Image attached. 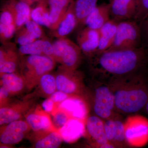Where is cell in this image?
<instances>
[{
	"label": "cell",
	"mask_w": 148,
	"mask_h": 148,
	"mask_svg": "<svg viewBox=\"0 0 148 148\" xmlns=\"http://www.w3.org/2000/svg\"><path fill=\"white\" fill-rule=\"evenodd\" d=\"M136 12L133 20L141 25L148 16V0H135Z\"/></svg>",
	"instance_id": "30"
},
{
	"label": "cell",
	"mask_w": 148,
	"mask_h": 148,
	"mask_svg": "<svg viewBox=\"0 0 148 148\" xmlns=\"http://www.w3.org/2000/svg\"><path fill=\"white\" fill-rule=\"evenodd\" d=\"M39 25L33 20H29L25 24L26 29L36 39L40 38L42 34L41 29Z\"/></svg>",
	"instance_id": "35"
},
{
	"label": "cell",
	"mask_w": 148,
	"mask_h": 148,
	"mask_svg": "<svg viewBox=\"0 0 148 148\" xmlns=\"http://www.w3.org/2000/svg\"><path fill=\"white\" fill-rule=\"evenodd\" d=\"M53 118L54 124L60 129L73 117L64 110L58 108V110L53 112Z\"/></svg>",
	"instance_id": "33"
},
{
	"label": "cell",
	"mask_w": 148,
	"mask_h": 148,
	"mask_svg": "<svg viewBox=\"0 0 148 148\" xmlns=\"http://www.w3.org/2000/svg\"><path fill=\"white\" fill-rule=\"evenodd\" d=\"M81 52L79 45L69 40L64 49L61 60L68 71H75L80 63Z\"/></svg>",
	"instance_id": "16"
},
{
	"label": "cell",
	"mask_w": 148,
	"mask_h": 148,
	"mask_svg": "<svg viewBox=\"0 0 148 148\" xmlns=\"http://www.w3.org/2000/svg\"><path fill=\"white\" fill-rule=\"evenodd\" d=\"M110 19V3H105L96 7L87 16L85 24L90 29L99 30Z\"/></svg>",
	"instance_id": "13"
},
{
	"label": "cell",
	"mask_w": 148,
	"mask_h": 148,
	"mask_svg": "<svg viewBox=\"0 0 148 148\" xmlns=\"http://www.w3.org/2000/svg\"><path fill=\"white\" fill-rule=\"evenodd\" d=\"M56 88L74 96H79L84 91L81 78L75 71H69V74H59L56 77Z\"/></svg>",
	"instance_id": "8"
},
{
	"label": "cell",
	"mask_w": 148,
	"mask_h": 148,
	"mask_svg": "<svg viewBox=\"0 0 148 148\" xmlns=\"http://www.w3.org/2000/svg\"><path fill=\"white\" fill-rule=\"evenodd\" d=\"M69 94L62 91H56L50 95V98L54 102V103H61L69 98Z\"/></svg>",
	"instance_id": "37"
},
{
	"label": "cell",
	"mask_w": 148,
	"mask_h": 148,
	"mask_svg": "<svg viewBox=\"0 0 148 148\" xmlns=\"http://www.w3.org/2000/svg\"><path fill=\"white\" fill-rule=\"evenodd\" d=\"M15 56L12 53L0 51V73L1 74L12 73L16 70V64Z\"/></svg>",
	"instance_id": "27"
},
{
	"label": "cell",
	"mask_w": 148,
	"mask_h": 148,
	"mask_svg": "<svg viewBox=\"0 0 148 148\" xmlns=\"http://www.w3.org/2000/svg\"><path fill=\"white\" fill-rule=\"evenodd\" d=\"M98 0H76L75 12L78 24L84 23L87 16L97 6Z\"/></svg>",
	"instance_id": "22"
},
{
	"label": "cell",
	"mask_w": 148,
	"mask_h": 148,
	"mask_svg": "<svg viewBox=\"0 0 148 148\" xmlns=\"http://www.w3.org/2000/svg\"><path fill=\"white\" fill-rule=\"evenodd\" d=\"M1 82L11 94L18 93L24 87L22 78L14 73L1 74Z\"/></svg>",
	"instance_id": "23"
},
{
	"label": "cell",
	"mask_w": 148,
	"mask_h": 148,
	"mask_svg": "<svg viewBox=\"0 0 148 148\" xmlns=\"http://www.w3.org/2000/svg\"><path fill=\"white\" fill-rule=\"evenodd\" d=\"M145 110L146 113L148 115V101L147 103V104H146L145 107Z\"/></svg>",
	"instance_id": "42"
},
{
	"label": "cell",
	"mask_w": 148,
	"mask_h": 148,
	"mask_svg": "<svg viewBox=\"0 0 148 148\" xmlns=\"http://www.w3.org/2000/svg\"><path fill=\"white\" fill-rule=\"evenodd\" d=\"M20 1H24V2L27 3L28 4L30 5L31 4L33 3L34 2L37 1H39V0H20Z\"/></svg>",
	"instance_id": "41"
},
{
	"label": "cell",
	"mask_w": 148,
	"mask_h": 148,
	"mask_svg": "<svg viewBox=\"0 0 148 148\" xmlns=\"http://www.w3.org/2000/svg\"><path fill=\"white\" fill-rule=\"evenodd\" d=\"M29 5L20 0H9L6 3L5 8L12 14L16 27H21L30 20L32 11Z\"/></svg>",
	"instance_id": "11"
},
{
	"label": "cell",
	"mask_w": 148,
	"mask_h": 148,
	"mask_svg": "<svg viewBox=\"0 0 148 148\" xmlns=\"http://www.w3.org/2000/svg\"><path fill=\"white\" fill-rule=\"evenodd\" d=\"M92 89V108L94 114L103 120L109 119L117 114L114 98L108 84L95 79Z\"/></svg>",
	"instance_id": "4"
},
{
	"label": "cell",
	"mask_w": 148,
	"mask_h": 148,
	"mask_svg": "<svg viewBox=\"0 0 148 148\" xmlns=\"http://www.w3.org/2000/svg\"><path fill=\"white\" fill-rule=\"evenodd\" d=\"M26 122L34 131L50 130L52 123L50 117L45 112L38 111L31 113L26 117Z\"/></svg>",
	"instance_id": "20"
},
{
	"label": "cell",
	"mask_w": 148,
	"mask_h": 148,
	"mask_svg": "<svg viewBox=\"0 0 148 148\" xmlns=\"http://www.w3.org/2000/svg\"><path fill=\"white\" fill-rule=\"evenodd\" d=\"M36 39L27 29L23 30L18 35L17 39V42L21 46L27 45L34 42Z\"/></svg>",
	"instance_id": "36"
},
{
	"label": "cell",
	"mask_w": 148,
	"mask_h": 148,
	"mask_svg": "<svg viewBox=\"0 0 148 148\" xmlns=\"http://www.w3.org/2000/svg\"><path fill=\"white\" fill-rule=\"evenodd\" d=\"M63 139L58 131H53L38 140L35 145L36 148H56L61 145Z\"/></svg>",
	"instance_id": "26"
},
{
	"label": "cell",
	"mask_w": 148,
	"mask_h": 148,
	"mask_svg": "<svg viewBox=\"0 0 148 148\" xmlns=\"http://www.w3.org/2000/svg\"><path fill=\"white\" fill-rule=\"evenodd\" d=\"M77 42L82 51L90 57L98 50L100 42L99 30L88 27L83 29L78 36Z\"/></svg>",
	"instance_id": "10"
},
{
	"label": "cell",
	"mask_w": 148,
	"mask_h": 148,
	"mask_svg": "<svg viewBox=\"0 0 148 148\" xmlns=\"http://www.w3.org/2000/svg\"><path fill=\"white\" fill-rule=\"evenodd\" d=\"M29 127L27 122L18 120L8 123L2 130L10 132L25 133L28 131Z\"/></svg>",
	"instance_id": "31"
},
{
	"label": "cell",
	"mask_w": 148,
	"mask_h": 148,
	"mask_svg": "<svg viewBox=\"0 0 148 148\" xmlns=\"http://www.w3.org/2000/svg\"><path fill=\"white\" fill-rule=\"evenodd\" d=\"M58 108L68 113L72 117L78 119H84L87 113L84 102L77 97L67 98L61 102Z\"/></svg>",
	"instance_id": "18"
},
{
	"label": "cell",
	"mask_w": 148,
	"mask_h": 148,
	"mask_svg": "<svg viewBox=\"0 0 148 148\" xmlns=\"http://www.w3.org/2000/svg\"><path fill=\"white\" fill-rule=\"evenodd\" d=\"M69 41V40L62 38L53 43L52 45L53 58L58 61H61L64 49Z\"/></svg>",
	"instance_id": "34"
},
{
	"label": "cell",
	"mask_w": 148,
	"mask_h": 148,
	"mask_svg": "<svg viewBox=\"0 0 148 148\" xmlns=\"http://www.w3.org/2000/svg\"><path fill=\"white\" fill-rule=\"evenodd\" d=\"M86 125L92 145L97 148H112L106 138L103 119L95 114L90 116L86 119Z\"/></svg>",
	"instance_id": "7"
},
{
	"label": "cell",
	"mask_w": 148,
	"mask_h": 148,
	"mask_svg": "<svg viewBox=\"0 0 148 148\" xmlns=\"http://www.w3.org/2000/svg\"><path fill=\"white\" fill-rule=\"evenodd\" d=\"M143 45L141 27L132 19L118 23L114 42L107 50L134 49Z\"/></svg>",
	"instance_id": "3"
},
{
	"label": "cell",
	"mask_w": 148,
	"mask_h": 148,
	"mask_svg": "<svg viewBox=\"0 0 148 148\" xmlns=\"http://www.w3.org/2000/svg\"><path fill=\"white\" fill-rule=\"evenodd\" d=\"M46 3L45 0H39L38 5L31 12V18L39 25L51 27L49 12L47 9Z\"/></svg>",
	"instance_id": "24"
},
{
	"label": "cell",
	"mask_w": 148,
	"mask_h": 148,
	"mask_svg": "<svg viewBox=\"0 0 148 148\" xmlns=\"http://www.w3.org/2000/svg\"><path fill=\"white\" fill-rule=\"evenodd\" d=\"M40 84L42 90L47 95H51L57 90L56 78L50 74L46 73L42 76Z\"/></svg>",
	"instance_id": "28"
},
{
	"label": "cell",
	"mask_w": 148,
	"mask_h": 148,
	"mask_svg": "<svg viewBox=\"0 0 148 148\" xmlns=\"http://www.w3.org/2000/svg\"><path fill=\"white\" fill-rule=\"evenodd\" d=\"M27 64L30 73L38 77L47 73L54 67L52 58L45 55H30L27 58Z\"/></svg>",
	"instance_id": "12"
},
{
	"label": "cell",
	"mask_w": 148,
	"mask_h": 148,
	"mask_svg": "<svg viewBox=\"0 0 148 148\" xmlns=\"http://www.w3.org/2000/svg\"><path fill=\"white\" fill-rule=\"evenodd\" d=\"M75 1L69 6L65 16L58 27L57 34L63 37L69 35L77 25L76 16L75 12Z\"/></svg>",
	"instance_id": "21"
},
{
	"label": "cell",
	"mask_w": 148,
	"mask_h": 148,
	"mask_svg": "<svg viewBox=\"0 0 148 148\" xmlns=\"http://www.w3.org/2000/svg\"><path fill=\"white\" fill-rule=\"evenodd\" d=\"M125 139L128 146L140 147L148 143V119L140 115L127 116L124 120Z\"/></svg>",
	"instance_id": "5"
},
{
	"label": "cell",
	"mask_w": 148,
	"mask_h": 148,
	"mask_svg": "<svg viewBox=\"0 0 148 148\" xmlns=\"http://www.w3.org/2000/svg\"><path fill=\"white\" fill-rule=\"evenodd\" d=\"M10 94V93L5 87L2 86H1L0 88V97H1V101L6 99L8 98Z\"/></svg>",
	"instance_id": "40"
},
{
	"label": "cell",
	"mask_w": 148,
	"mask_h": 148,
	"mask_svg": "<svg viewBox=\"0 0 148 148\" xmlns=\"http://www.w3.org/2000/svg\"><path fill=\"white\" fill-rule=\"evenodd\" d=\"M146 43H147L145 44L144 45L145 46L148 48V40L147 42H146Z\"/></svg>",
	"instance_id": "43"
},
{
	"label": "cell",
	"mask_w": 148,
	"mask_h": 148,
	"mask_svg": "<svg viewBox=\"0 0 148 148\" xmlns=\"http://www.w3.org/2000/svg\"><path fill=\"white\" fill-rule=\"evenodd\" d=\"M74 0H49L50 7L49 21L51 28H58L63 19L69 6Z\"/></svg>",
	"instance_id": "15"
},
{
	"label": "cell",
	"mask_w": 148,
	"mask_h": 148,
	"mask_svg": "<svg viewBox=\"0 0 148 148\" xmlns=\"http://www.w3.org/2000/svg\"><path fill=\"white\" fill-rule=\"evenodd\" d=\"M23 109L18 105L14 107H2L0 109V125L8 124L21 118Z\"/></svg>",
	"instance_id": "25"
},
{
	"label": "cell",
	"mask_w": 148,
	"mask_h": 148,
	"mask_svg": "<svg viewBox=\"0 0 148 148\" xmlns=\"http://www.w3.org/2000/svg\"><path fill=\"white\" fill-rule=\"evenodd\" d=\"M25 133H18L1 130L0 141L4 145H14L21 142L24 138Z\"/></svg>",
	"instance_id": "29"
},
{
	"label": "cell",
	"mask_w": 148,
	"mask_h": 148,
	"mask_svg": "<svg viewBox=\"0 0 148 148\" xmlns=\"http://www.w3.org/2000/svg\"><path fill=\"white\" fill-rule=\"evenodd\" d=\"M104 123L106 138L112 148L129 147L125 139L124 120L120 114L117 113L113 117L104 120Z\"/></svg>",
	"instance_id": "6"
},
{
	"label": "cell",
	"mask_w": 148,
	"mask_h": 148,
	"mask_svg": "<svg viewBox=\"0 0 148 148\" xmlns=\"http://www.w3.org/2000/svg\"><path fill=\"white\" fill-rule=\"evenodd\" d=\"M105 82L113 93L118 113L129 116L145 109L148 101V80L145 73Z\"/></svg>",
	"instance_id": "2"
},
{
	"label": "cell",
	"mask_w": 148,
	"mask_h": 148,
	"mask_svg": "<svg viewBox=\"0 0 148 148\" xmlns=\"http://www.w3.org/2000/svg\"><path fill=\"white\" fill-rule=\"evenodd\" d=\"M54 102L50 98L46 99L43 102L42 106L46 112H51L53 111L54 106Z\"/></svg>",
	"instance_id": "39"
},
{
	"label": "cell",
	"mask_w": 148,
	"mask_h": 148,
	"mask_svg": "<svg viewBox=\"0 0 148 148\" xmlns=\"http://www.w3.org/2000/svg\"><path fill=\"white\" fill-rule=\"evenodd\" d=\"M118 22L110 19L99 29L100 42L97 52L108 49L112 44L116 34Z\"/></svg>",
	"instance_id": "17"
},
{
	"label": "cell",
	"mask_w": 148,
	"mask_h": 148,
	"mask_svg": "<svg viewBox=\"0 0 148 148\" xmlns=\"http://www.w3.org/2000/svg\"><path fill=\"white\" fill-rule=\"evenodd\" d=\"M95 79L104 82L145 73L148 64V48L106 50L88 57Z\"/></svg>",
	"instance_id": "1"
},
{
	"label": "cell",
	"mask_w": 148,
	"mask_h": 148,
	"mask_svg": "<svg viewBox=\"0 0 148 148\" xmlns=\"http://www.w3.org/2000/svg\"><path fill=\"white\" fill-rule=\"evenodd\" d=\"M81 119L71 118L59 129V132L64 141L71 143L77 140L84 134L85 126Z\"/></svg>",
	"instance_id": "14"
},
{
	"label": "cell",
	"mask_w": 148,
	"mask_h": 148,
	"mask_svg": "<svg viewBox=\"0 0 148 148\" xmlns=\"http://www.w3.org/2000/svg\"><path fill=\"white\" fill-rule=\"evenodd\" d=\"M19 51L21 54L25 55L44 54L50 58L53 57V46L48 41L36 40L32 43L21 46L19 48Z\"/></svg>",
	"instance_id": "19"
},
{
	"label": "cell",
	"mask_w": 148,
	"mask_h": 148,
	"mask_svg": "<svg viewBox=\"0 0 148 148\" xmlns=\"http://www.w3.org/2000/svg\"><path fill=\"white\" fill-rule=\"evenodd\" d=\"M142 31L143 41L147 42L148 40V16L140 25Z\"/></svg>",
	"instance_id": "38"
},
{
	"label": "cell",
	"mask_w": 148,
	"mask_h": 148,
	"mask_svg": "<svg viewBox=\"0 0 148 148\" xmlns=\"http://www.w3.org/2000/svg\"><path fill=\"white\" fill-rule=\"evenodd\" d=\"M110 4L111 19L118 23L134 19L135 0H110Z\"/></svg>",
	"instance_id": "9"
},
{
	"label": "cell",
	"mask_w": 148,
	"mask_h": 148,
	"mask_svg": "<svg viewBox=\"0 0 148 148\" xmlns=\"http://www.w3.org/2000/svg\"><path fill=\"white\" fill-rule=\"evenodd\" d=\"M15 23L11 12L5 8L1 14L0 16V34H2L6 29Z\"/></svg>",
	"instance_id": "32"
}]
</instances>
